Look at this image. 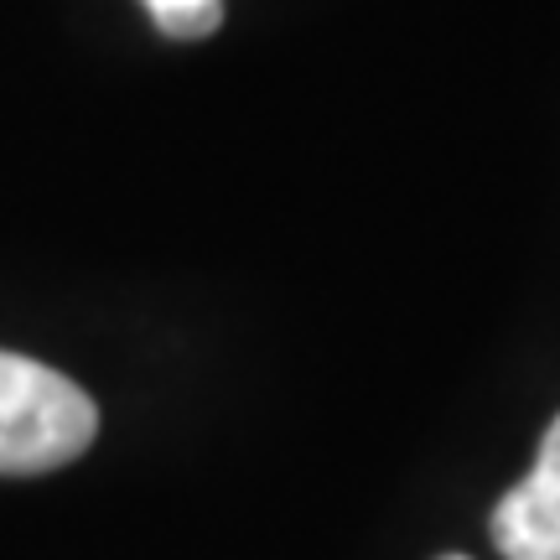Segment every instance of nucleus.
Returning <instances> with one entry per match:
<instances>
[{
  "label": "nucleus",
  "instance_id": "nucleus-1",
  "mask_svg": "<svg viewBox=\"0 0 560 560\" xmlns=\"http://www.w3.org/2000/svg\"><path fill=\"white\" fill-rule=\"evenodd\" d=\"M100 410L79 384L0 348V472L32 478L89 452Z\"/></svg>",
  "mask_w": 560,
  "mask_h": 560
},
{
  "label": "nucleus",
  "instance_id": "nucleus-2",
  "mask_svg": "<svg viewBox=\"0 0 560 560\" xmlns=\"http://www.w3.org/2000/svg\"><path fill=\"white\" fill-rule=\"evenodd\" d=\"M488 529L503 560H560V416L540 441L535 472L503 493Z\"/></svg>",
  "mask_w": 560,
  "mask_h": 560
},
{
  "label": "nucleus",
  "instance_id": "nucleus-3",
  "mask_svg": "<svg viewBox=\"0 0 560 560\" xmlns=\"http://www.w3.org/2000/svg\"><path fill=\"white\" fill-rule=\"evenodd\" d=\"M166 37L202 42L223 26V0H140Z\"/></svg>",
  "mask_w": 560,
  "mask_h": 560
},
{
  "label": "nucleus",
  "instance_id": "nucleus-4",
  "mask_svg": "<svg viewBox=\"0 0 560 560\" xmlns=\"http://www.w3.org/2000/svg\"><path fill=\"white\" fill-rule=\"evenodd\" d=\"M441 560H467V556H441Z\"/></svg>",
  "mask_w": 560,
  "mask_h": 560
}]
</instances>
